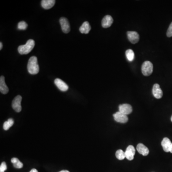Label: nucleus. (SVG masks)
<instances>
[{
  "label": "nucleus",
  "instance_id": "nucleus-17",
  "mask_svg": "<svg viewBox=\"0 0 172 172\" xmlns=\"http://www.w3.org/2000/svg\"><path fill=\"white\" fill-rule=\"evenodd\" d=\"M79 30L81 33L88 34L91 30V27L89 23L87 21L83 23V24L80 27Z\"/></svg>",
  "mask_w": 172,
  "mask_h": 172
},
{
  "label": "nucleus",
  "instance_id": "nucleus-5",
  "mask_svg": "<svg viewBox=\"0 0 172 172\" xmlns=\"http://www.w3.org/2000/svg\"><path fill=\"white\" fill-rule=\"evenodd\" d=\"M115 120L118 123L125 124L127 123L128 120V118L127 115L118 112L113 115Z\"/></svg>",
  "mask_w": 172,
  "mask_h": 172
},
{
  "label": "nucleus",
  "instance_id": "nucleus-25",
  "mask_svg": "<svg viewBox=\"0 0 172 172\" xmlns=\"http://www.w3.org/2000/svg\"><path fill=\"white\" fill-rule=\"evenodd\" d=\"M30 172H38V170H37V169H34H34H32V170H31V171H30Z\"/></svg>",
  "mask_w": 172,
  "mask_h": 172
},
{
  "label": "nucleus",
  "instance_id": "nucleus-7",
  "mask_svg": "<svg viewBox=\"0 0 172 172\" xmlns=\"http://www.w3.org/2000/svg\"><path fill=\"white\" fill-rule=\"evenodd\" d=\"M127 34L129 41L132 44H135L139 42L140 36L137 32L134 31H128Z\"/></svg>",
  "mask_w": 172,
  "mask_h": 172
},
{
  "label": "nucleus",
  "instance_id": "nucleus-19",
  "mask_svg": "<svg viewBox=\"0 0 172 172\" xmlns=\"http://www.w3.org/2000/svg\"><path fill=\"white\" fill-rule=\"evenodd\" d=\"M14 124V120L12 118H10L7 121H5L3 125V128L5 130H8L10 127L13 125Z\"/></svg>",
  "mask_w": 172,
  "mask_h": 172
},
{
  "label": "nucleus",
  "instance_id": "nucleus-24",
  "mask_svg": "<svg viewBox=\"0 0 172 172\" xmlns=\"http://www.w3.org/2000/svg\"><path fill=\"white\" fill-rule=\"evenodd\" d=\"M167 35L168 38L172 37V22L171 23V24L169 26V28L168 29Z\"/></svg>",
  "mask_w": 172,
  "mask_h": 172
},
{
  "label": "nucleus",
  "instance_id": "nucleus-14",
  "mask_svg": "<svg viewBox=\"0 0 172 172\" xmlns=\"http://www.w3.org/2000/svg\"><path fill=\"white\" fill-rule=\"evenodd\" d=\"M137 151L143 156H148L149 150L146 146L142 143H139L137 146Z\"/></svg>",
  "mask_w": 172,
  "mask_h": 172
},
{
  "label": "nucleus",
  "instance_id": "nucleus-4",
  "mask_svg": "<svg viewBox=\"0 0 172 172\" xmlns=\"http://www.w3.org/2000/svg\"><path fill=\"white\" fill-rule=\"evenodd\" d=\"M22 97L20 95H18L14 98L12 102V108L17 113H20L22 110L21 102Z\"/></svg>",
  "mask_w": 172,
  "mask_h": 172
},
{
  "label": "nucleus",
  "instance_id": "nucleus-8",
  "mask_svg": "<svg viewBox=\"0 0 172 172\" xmlns=\"http://www.w3.org/2000/svg\"><path fill=\"white\" fill-rule=\"evenodd\" d=\"M55 84L59 90L62 91H66L69 89V86L65 82L60 78H56L55 80Z\"/></svg>",
  "mask_w": 172,
  "mask_h": 172
},
{
  "label": "nucleus",
  "instance_id": "nucleus-26",
  "mask_svg": "<svg viewBox=\"0 0 172 172\" xmlns=\"http://www.w3.org/2000/svg\"><path fill=\"white\" fill-rule=\"evenodd\" d=\"M2 42L0 43V50H2Z\"/></svg>",
  "mask_w": 172,
  "mask_h": 172
},
{
  "label": "nucleus",
  "instance_id": "nucleus-2",
  "mask_svg": "<svg viewBox=\"0 0 172 172\" xmlns=\"http://www.w3.org/2000/svg\"><path fill=\"white\" fill-rule=\"evenodd\" d=\"M35 42L33 39H29L24 45H21L18 48V51L21 55H27L33 49Z\"/></svg>",
  "mask_w": 172,
  "mask_h": 172
},
{
  "label": "nucleus",
  "instance_id": "nucleus-28",
  "mask_svg": "<svg viewBox=\"0 0 172 172\" xmlns=\"http://www.w3.org/2000/svg\"><path fill=\"white\" fill-rule=\"evenodd\" d=\"M59 172H70V171H68V170H62V171H60Z\"/></svg>",
  "mask_w": 172,
  "mask_h": 172
},
{
  "label": "nucleus",
  "instance_id": "nucleus-15",
  "mask_svg": "<svg viewBox=\"0 0 172 172\" xmlns=\"http://www.w3.org/2000/svg\"><path fill=\"white\" fill-rule=\"evenodd\" d=\"M55 2V0H43L41 1V5L45 9L48 10L54 6Z\"/></svg>",
  "mask_w": 172,
  "mask_h": 172
},
{
  "label": "nucleus",
  "instance_id": "nucleus-10",
  "mask_svg": "<svg viewBox=\"0 0 172 172\" xmlns=\"http://www.w3.org/2000/svg\"><path fill=\"white\" fill-rule=\"evenodd\" d=\"M119 109L120 112L126 115L130 114L132 112V107L131 105L128 104H124L120 105Z\"/></svg>",
  "mask_w": 172,
  "mask_h": 172
},
{
  "label": "nucleus",
  "instance_id": "nucleus-29",
  "mask_svg": "<svg viewBox=\"0 0 172 172\" xmlns=\"http://www.w3.org/2000/svg\"><path fill=\"white\" fill-rule=\"evenodd\" d=\"M171 121H172V117H171Z\"/></svg>",
  "mask_w": 172,
  "mask_h": 172
},
{
  "label": "nucleus",
  "instance_id": "nucleus-16",
  "mask_svg": "<svg viewBox=\"0 0 172 172\" xmlns=\"http://www.w3.org/2000/svg\"><path fill=\"white\" fill-rule=\"evenodd\" d=\"M172 144V143L170 140V139L167 137L163 138L162 142H161V145L162 146L163 150L164 152H169V150H170Z\"/></svg>",
  "mask_w": 172,
  "mask_h": 172
},
{
  "label": "nucleus",
  "instance_id": "nucleus-13",
  "mask_svg": "<svg viewBox=\"0 0 172 172\" xmlns=\"http://www.w3.org/2000/svg\"><path fill=\"white\" fill-rule=\"evenodd\" d=\"M0 91L3 94H6L9 91V88L6 85L5 78L3 76L0 77Z\"/></svg>",
  "mask_w": 172,
  "mask_h": 172
},
{
  "label": "nucleus",
  "instance_id": "nucleus-18",
  "mask_svg": "<svg viewBox=\"0 0 172 172\" xmlns=\"http://www.w3.org/2000/svg\"><path fill=\"white\" fill-rule=\"evenodd\" d=\"M12 163L13 164V167L16 168L20 169L23 167V164L22 163L19 161V159L17 158H13L11 159Z\"/></svg>",
  "mask_w": 172,
  "mask_h": 172
},
{
  "label": "nucleus",
  "instance_id": "nucleus-23",
  "mask_svg": "<svg viewBox=\"0 0 172 172\" xmlns=\"http://www.w3.org/2000/svg\"><path fill=\"white\" fill-rule=\"evenodd\" d=\"M7 169L6 163L5 162L2 163L0 166V172H5Z\"/></svg>",
  "mask_w": 172,
  "mask_h": 172
},
{
  "label": "nucleus",
  "instance_id": "nucleus-3",
  "mask_svg": "<svg viewBox=\"0 0 172 172\" xmlns=\"http://www.w3.org/2000/svg\"><path fill=\"white\" fill-rule=\"evenodd\" d=\"M153 71V65L149 61H145L142 66V72L145 76H149Z\"/></svg>",
  "mask_w": 172,
  "mask_h": 172
},
{
  "label": "nucleus",
  "instance_id": "nucleus-9",
  "mask_svg": "<svg viewBox=\"0 0 172 172\" xmlns=\"http://www.w3.org/2000/svg\"><path fill=\"white\" fill-rule=\"evenodd\" d=\"M152 94L153 96L157 99L162 98L163 95V92L161 88H160V85L158 84H155L153 85L152 88Z\"/></svg>",
  "mask_w": 172,
  "mask_h": 172
},
{
  "label": "nucleus",
  "instance_id": "nucleus-21",
  "mask_svg": "<svg viewBox=\"0 0 172 172\" xmlns=\"http://www.w3.org/2000/svg\"><path fill=\"white\" fill-rule=\"evenodd\" d=\"M116 157L117 159L120 160H123L126 158L125 153L121 149L118 150L116 152Z\"/></svg>",
  "mask_w": 172,
  "mask_h": 172
},
{
  "label": "nucleus",
  "instance_id": "nucleus-27",
  "mask_svg": "<svg viewBox=\"0 0 172 172\" xmlns=\"http://www.w3.org/2000/svg\"><path fill=\"white\" fill-rule=\"evenodd\" d=\"M169 152L172 153V145H171V147H170V150H169Z\"/></svg>",
  "mask_w": 172,
  "mask_h": 172
},
{
  "label": "nucleus",
  "instance_id": "nucleus-1",
  "mask_svg": "<svg viewBox=\"0 0 172 172\" xmlns=\"http://www.w3.org/2000/svg\"><path fill=\"white\" fill-rule=\"evenodd\" d=\"M28 71L32 75L38 74L39 71V67L38 62V58L33 56L29 59L27 65Z\"/></svg>",
  "mask_w": 172,
  "mask_h": 172
},
{
  "label": "nucleus",
  "instance_id": "nucleus-11",
  "mask_svg": "<svg viewBox=\"0 0 172 172\" xmlns=\"http://www.w3.org/2000/svg\"><path fill=\"white\" fill-rule=\"evenodd\" d=\"M126 158L128 160L131 161L134 159V156L135 154V149L132 145H129L125 152Z\"/></svg>",
  "mask_w": 172,
  "mask_h": 172
},
{
  "label": "nucleus",
  "instance_id": "nucleus-12",
  "mask_svg": "<svg viewBox=\"0 0 172 172\" xmlns=\"http://www.w3.org/2000/svg\"><path fill=\"white\" fill-rule=\"evenodd\" d=\"M113 23V17L109 15H107L104 16L102 20V27L104 28L109 27L112 26Z\"/></svg>",
  "mask_w": 172,
  "mask_h": 172
},
{
  "label": "nucleus",
  "instance_id": "nucleus-22",
  "mask_svg": "<svg viewBox=\"0 0 172 172\" xmlns=\"http://www.w3.org/2000/svg\"><path fill=\"white\" fill-rule=\"evenodd\" d=\"M27 27V23L24 21H21L18 24L17 27L19 30H26Z\"/></svg>",
  "mask_w": 172,
  "mask_h": 172
},
{
  "label": "nucleus",
  "instance_id": "nucleus-20",
  "mask_svg": "<svg viewBox=\"0 0 172 172\" xmlns=\"http://www.w3.org/2000/svg\"><path fill=\"white\" fill-rule=\"evenodd\" d=\"M125 54H126V57L129 61L131 62L134 60V53L132 50L130 49L127 50H126Z\"/></svg>",
  "mask_w": 172,
  "mask_h": 172
},
{
  "label": "nucleus",
  "instance_id": "nucleus-6",
  "mask_svg": "<svg viewBox=\"0 0 172 172\" xmlns=\"http://www.w3.org/2000/svg\"><path fill=\"white\" fill-rule=\"evenodd\" d=\"M59 22L62 31L64 33H69L70 31V27L68 20L66 18L61 17L60 19Z\"/></svg>",
  "mask_w": 172,
  "mask_h": 172
}]
</instances>
